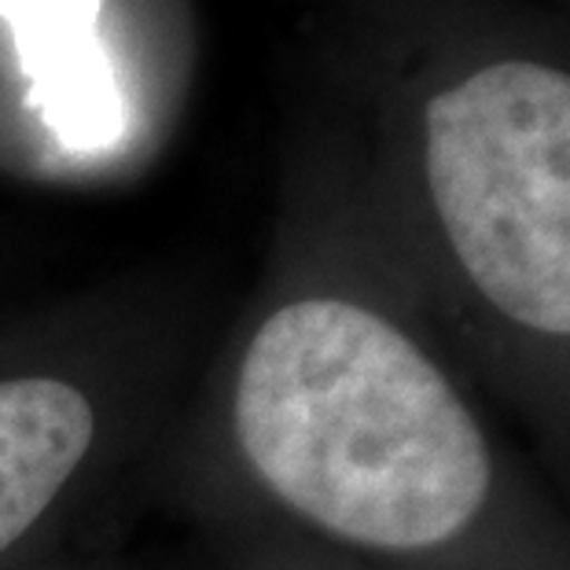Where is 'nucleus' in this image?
<instances>
[{
  "label": "nucleus",
  "instance_id": "nucleus-1",
  "mask_svg": "<svg viewBox=\"0 0 570 570\" xmlns=\"http://www.w3.org/2000/svg\"><path fill=\"white\" fill-rule=\"evenodd\" d=\"M144 490L372 570H570V508L409 281L291 269L217 332Z\"/></svg>",
  "mask_w": 570,
  "mask_h": 570
},
{
  "label": "nucleus",
  "instance_id": "nucleus-2",
  "mask_svg": "<svg viewBox=\"0 0 570 570\" xmlns=\"http://www.w3.org/2000/svg\"><path fill=\"white\" fill-rule=\"evenodd\" d=\"M214 338L180 298H89L0 327V570H56L70 533L144 487Z\"/></svg>",
  "mask_w": 570,
  "mask_h": 570
},
{
  "label": "nucleus",
  "instance_id": "nucleus-5",
  "mask_svg": "<svg viewBox=\"0 0 570 570\" xmlns=\"http://www.w3.org/2000/svg\"><path fill=\"white\" fill-rule=\"evenodd\" d=\"M56 570H59V567H56Z\"/></svg>",
  "mask_w": 570,
  "mask_h": 570
},
{
  "label": "nucleus",
  "instance_id": "nucleus-4",
  "mask_svg": "<svg viewBox=\"0 0 570 570\" xmlns=\"http://www.w3.org/2000/svg\"><path fill=\"white\" fill-rule=\"evenodd\" d=\"M180 519L196 530L217 570H372L269 519L233 512V508H188Z\"/></svg>",
  "mask_w": 570,
  "mask_h": 570
},
{
  "label": "nucleus",
  "instance_id": "nucleus-3",
  "mask_svg": "<svg viewBox=\"0 0 570 570\" xmlns=\"http://www.w3.org/2000/svg\"><path fill=\"white\" fill-rule=\"evenodd\" d=\"M27 107L70 159L111 155L129 111L100 38V0H0Z\"/></svg>",
  "mask_w": 570,
  "mask_h": 570
}]
</instances>
